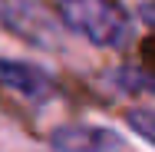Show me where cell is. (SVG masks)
Returning a JSON list of instances; mask_svg holds the SVG:
<instances>
[{"instance_id": "5", "label": "cell", "mask_w": 155, "mask_h": 152, "mask_svg": "<svg viewBox=\"0 0 155 152\" xmlns=\"http://www.w3.org/2000/svg\"><path fill=\"white\" fill-rule=\"evenodd\" d=\"M129 126H132L145 142L155 146V109H132V113H129Z\"/></svg>"}, {"instance_id": "2", "label": "cell", "mask_w": 155, "mask_h": 152, "mask_svg": "<svg viewBox=\"0 0 155 152\" xmlns=\"http://www.w3.org/2000/svg\"><path fill=\"white\" fill-rule=\"evenodd\" d=\"M0 27L36 50H56L63 40L60 17L43 0H0Z\"/></svg>"}, {"instance_id": "1", "label": "cell", "mask_w": 155, "mask_h": 152, "mask_svg": "<svg viewBox=\"0 0 155 152\" xmlns=\"http://www.w3.org/2000/svg\"><path fill=\"white\" fill-rule=\"evenodd\" d=\"M56 17L102 50H122L132 40V17L119 0H56Z\"/></svg>"}, {"instance_id": "6", "label": "cell", "mask_w": 155, "mask_h": 152, "mask_svg": "<svg viewBox=\"0 0 155 152\" xmlns=\"http://www.w3.org/2000/svg\"><path fill=\"white\" fill-rule=\"evenodd\" d=\"M116 83H119L125 93H155V79L142 76V73H135V69L119 73V76H116Z\"/></svg>"}, {"instance_id": "7", "label": "cell", "mask_w": 155, "mask_h": 152, "mask_svg": "<svg viewBox=\"0 0 155 152\" xmlns=\"http://www.w3.org/2000/svg\"><path fill=\"white\" fill-rule=\"evenodd\" d=\"M142 20H145L149 27H155V3H145V7H142Z\"/></svg>"}, {"instance_id": "4", "label": "cell", "mask_w": 155, "mask_h": 152, "mask_svg": "<svg viewBox=\"0 0 155 152\" xmlns=\"http://www.w3.org/2000/svg\"><path fill=\"white\" fill-rule=\"evenodd\" d=\"M0 86L13 90L17 96H23V99H30V103H43V99H50V93H53L50 76H46L40 66L23 63V60H7V56H0Z\"/></svg>"}, {"instance_id": "3", "label": "cell", "mask_w": 155, "mask_h": 152, "mask_svg": "<svg viewBox=\"0 0 155 152\" xmlns=\"http://www.w3.org/2000/svg\"><path fill=\"white\" fill-rule=\"evenodd\" d=\"M53 152H116L122 149V136L106 129V126H89V122H69L56 126L50 132Z\"/></svg>"}]
</instances>
